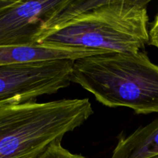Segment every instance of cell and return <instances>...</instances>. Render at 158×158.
<instances>
[{
  "mask_svg": "<svg viewBox=\"0 0 158 158\" xmlns=\"http://www.w3.org/2000/svg\"><path fill=\"white\" fill-rule=\"evenodd\" d=\"M71 82L109 107L158 112V66L141 51L110 52L73 61Z\"/></svg>",
  "mask_w": 158,
  "mask_h": 158,
  "instance_id": "1",
  "label": "cell"
},
{
  "mask_svg": "<svg viewBox=\"0 0 158 158\" xmlns=\"http://www.w3.org/2000/svg\"><path fill=\"white\" fill-rule=\"evenodd\" d=\"M149 0H103L67 23L46 32L38 44L136 52L149 43Z\"/></svg>",
  "mask_w": 158,
  "mask_h": 158,
  "instance_id": "2",
  "label": "cell"
},
{
  "mask_svg": "<svg viewBox=\"0 0 158 158\" xmlns=\"http://www.w3.org/2000/svg\"><path fill=\"white\" fill-rule=\"evenodd\" d=\"M93 114L86 98L5 106L0 109V158H36Z\"/></svg>",
  "mask_w": 158,
  "mask_h": 158,
  "instance_id": "3",
  "label": "cell"
},
{
  "mask_svg": "<svg viewBox=\"0 0 158 158\" xmlns=\"http://www.w3.org/2000/svg\"><path fill=\"white\" fill-rule=\"evenodd\" d=\"M74 60H60L0 66V109L35 102L69 86Z\"/></svg>",
  "mask_w": 158,
  "mask_h": 158,
  "instance_id": "4",
  "label": "cell"
},
{
  "mask_svg": "<svg viewBox=\"0 0 158 158\" xmlns=\"http://www.w3.org/2000/svg\"><path fill=\"white\" fill-rule=\"evenodd\" d=\"M66 0H3L0 6V46L38 44L46 23Z\"/></svg>",
  "mask_w": 158,
  "mask_h": 158,
  "instance_id": "5",
  "label": "cell"
},
{
  "mask_svg": "<svg viewBox=\"0 0 158 158\" xmlns=\"http://www.w3.org/2000/svg\"><path fill=\"white\" fill-rule=\"evenodd\" d=\"M87 48L49 47L36 44L27 46H0V66L49 60H76L102 53Z\"/></svg>",
  "mask_w": 158,
  "mask_h": 158,
  "instance_id": "6",
  "label": "cell"
},
{
  "mask_svg": "<svg viewBox=\"0 0 158 158\" xmlns=\"http://www.w3.org/2000/svg\"><path fill=\"white\" fill-rule=\"evenodd\" d=\"M111 158H158V117L129 136L120 135Z\"/></svg>",
  "mask_w": 158,
  "mask_h": 158,
  "instance_id": "7",
  "label": "cell"
},
{
  "mask_svg": "<svg viewBox=\"0 0 158 158\" xmlns=\"http://www.w3.org/2000/svg\"><path fill=\"white\" fill-rule=\"evenodd\" d=\"M36 158H86L81 154H73L62 145L61 141L52 143Z\"/></svg>",
  "mask_w": 158,
  "mask_h": 158,
  "instance_id": "8",
  "label": "cell"
},
{
  "mask_svg": "<svg viewBox=\"0 0 158 158\" xmlns=\"http://www.w3.org/2000/svg\"><path fill=\"white\" fill-rule=\"evenodd\" d=\"M149 44L158 49V13L149 30Z\"/></svg>",
  "mask_w": 158,
  "mask_h": 158,
  "instance_id": "9",
  "label": "cell"
},
{
  "mask_svg": "<svg viewBox=\"0 0 158 158\" xmlns=\"http://www.w3.org/2000/svg\"><path fill=\"white\" fill-rule=\"evenodd\" d=\"M2 2H3V0H0V6H1V5H2Z\"/></svg>",
  "mask_w": 158,
  "mask_h": 158,
  "instance_id": "10",
  "label": "cell"
}]
</instances>
